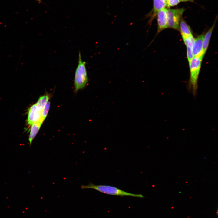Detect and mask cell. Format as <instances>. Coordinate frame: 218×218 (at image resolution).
Wrapping results in <instances>:
<instances>
[{"mask_svg":"<svg viewBox=\"0 0 218 218\" xmlns=\"http://www.w3.org/2000/svg\"><path fill=\"white\" fill-rule=\"evenodd\" d=\"M82 189H92L105 194L120 196H129L139 198H144L141 194H135L124 191L114 186L107 185H96L90 183L88 184L82 185Z\"/></svg>","mask_w":218,"mask_h":218,"instance_id":"obj_1","label":"cell"},{"mask_svg":"<svg viewBox=\"0 0 218 218\" xmlns=\"http://www.w3.org/2000/svg\"><path fill=\"white\" fill-rule=\"evenodd\" d=\"M203 57H194L189 63L190 78L188 88L193 96L196 95L198 88V80Z\"/></svg>","mask_w":218,"mask_h":218,"instance_id":"obj_2","label":"cell"},{"mask_svg":"<svg viewBox=\"0 0 218 218\" xmlns=\"http://www.w3.org/2000/svg\"><path fill=\"white\" fill-rule=\"evenodd\" d=\"M88 82L86 62L82 60L81 53H78V63L75 73L74 85L75 90L83 88Z\"/></svg>","mask_w":218,"mask_h":218,"instance_id":"obj_3","label":"cell"},{"mask_svg":"<svg viewBox=\"0 0 218 218\" xmlns=\"http://www.w3.org/2000/svg\"><path fill=\"white\" fill-rule=\"evenodd\" d=\"M185 9L166 8V14L168 28L177 30L179 29V24L182 16Z\"/></svg>","mask_w":218,"mask_h":218,"instance_id":"obj_4","label":"cell"},{"mask_svg":"<svg viewBox=\"0 0 218 218\" xmlns=\"http://www.w3.org/2000/svg\"><path fill=\"white\" fill-rule=\"evenodd\" d=\"M42 111L37 107L36 104L31 106L29 109L28 117V123L30 126L37 122L42 121L41 118Z\"/></svg>","mask_w":218,"mask_h":218,"instance_id":"obj_5","label":"cell"},{"mask_svg":"<svg viewBox=\"0 0 218 218\" xmlns=\"http://www.w3.org/2000/svg\"><path fill=\"white\" fill-rule=\"evenodd\" d=\"M204 34L201 35L195 39L192 50L194 57L204 56L202 54L203 41Z\"/></svg>","mask_w":218,"mask_h":218,"instance_id":"obj_6","label":"cell"},{"mask_svg":"<svg viewBox=\"0 0 218 218\" xmlns=\"http://www.w3.org/2000/svg\"><path fill=\"white\" fill-rule=\"evenodd\" d=\"M157 34L168 28L166 14V8H164L157 13Z\"/></svg>","mask_w":218,"mask_h":218,"instance_id":"obj_7","label":"cell"},{"mask_svg":"<svg viewBox=\"0 0 218 218\" xmlns=\"http://www.w3.org/2000/svg\"><path fill=\"white\" fill-rule=\"evenodd\" d=\"M166 6V2L164 0H153V8L150 14V23L152 22L158 12Z\"/></svg>","mask_w":218,"mask_h":218,"instance_id":"obj_8","label":"cell"},{"mask_svg":"<svg viewBox=\"0 0 218 218\" xmlns=\"http://www.w3.org/2000/svg\"><path fill=\"white\" fill-rule=\"evenodd\" d=\"M216 19L213 24L206 34L204 35L203 41L202 54L204 55L208 48L210 40L215 25Z\"/></svg>","mask_w":218,"mask_h":218,"instance_id":"obj_9","label":"cell"},{"mask_svg":"<svg viewBox=\"0 0 218 218\" xmlns=\"http://www.w3.org/2000/svg\"><path fill=\"white\" fill-rule=\"evenodd\" d=\"M42 123L43 122L39 121L31 125L28 138L30 146L31 145L33 140L38 132Z\"/></svg>","mask_w":218,"mask_h":218,"instance_id":"obj_10","label":"cell"},{"mask_svg":"<svg viewBox=\"0 0 218 218\" xmlns=\"http://www.w3.org/2000/svg\"><path fill=\"white\" fill-rule=\"evenodd\" d=\"M179 29L182 37H186L193 35L190 27L183 19L180 20Z\"/></svg>","mask_w":218,"mask_h":218,"instance_id":"obj_11","label":"cell"},{"mask_svg":"<svg viewBox=\"0 0 218 218\" xmlns=\"http://www.w3.org/2000/svg\"><path fill=\"white\" fill-rule=\"evenodd\" d=\"M49 97L48 95H45L41 97L38 99L36 104L38 107L42 111L45 105L48 102Z\"/></svg>","mask_w":218,"mask_h":218,"instance_id":"obj_12","label":"cell"},{"mask_svg":"<svg viewBox=\"0 0 218 218\" xmlns=\"http://www.w3.org/2000/svg\"><path fill=\"white\" fill-rule=\"evenodd\" d=\"M182 37L186 47L192 48L195 40L193 35L186 37Z\"/></svg>","mask_w":218,"mask_h":218,"instance_id":"obj_13","label":"cell"},{"mask_svg":"<svg viewBox=\"0 0 218 218\" xmlns=\"http://www.w3.org/2000/svg\"><path fill=\"white\" fill-rule=\"evenodd\" d=\"M50 105V102L48 101L42 111L41 113V118L43 121L46 118L49 109Z\"/></svg>","mask_w":218,"mask_h":218,"instance_id":"obj_14","label":"cell"},{"mask_svg":"<svg viewBox=\"0 0 218 218\" xmlns=\"http://www.w3.org/2000/svg\"><path fill=\"white\" fill-rule=\"evenodd\" d=\"M180 0H166V6L169 8L177 5L180 2Z\"/></svg>","mask_w":218,"mask_h":218,"instance_id":"obj_15","label":"cell"},{"mask_svg":"<svg viewBox=\"0 0 218 218\" xmlns=\"http://www.w3.org/2000/svg\"><path fill=\"white\" fill-rule=\"evenodd\" d=\"M187 59L189 63L194 57L192 48L187 47Z\"/></svg>","mask_w":218,"mask_h":218,"instance_id":"obj_16","label":"cell"},{"mask_svg":"<svg viewBox=\"0 0 218 218\" xmlns=\"http://www.w3.org/2000/svg\"><path fill=\"white\" fill-rule=\"evenodd\" d=\"M181 2H193V0H180Z\"/></svg>","mask_w":218,"mask_h":218,"instance_id":"obj_17","label":"cell"},{"mask_svg":"<svg viewBox=\"0 0 218 218\" xmlns=\"http://www.w3.org/2000/svg\"><path fill=\"white\" fill-rule=\"evenodd\" d=\"M35 1L38 2L39 3H43L42 2V1L41 0H35Z\"/></svg>","mask_w":218,"mask_h":218,"instance_id":"obj_18","label":"cell"},{"mask_svg":"<svg viewBox=\"0 0 218 218\" xmlns=\"http://www.w3.org/2000/svg\"><path fill=\"white\" fill-rule=\"evenodd\" d=\"M164 0L166 2V0Z\"/></svg>","mask_w":218,"mask_h":218,"instance_id":"obj_19","label":"cell"}]
</instances>
